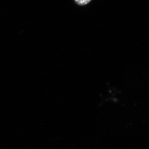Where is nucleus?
Wrapping results in <instances>:
<instances>
[{"label":"nucleus","instance_id":"obj_1","mask_svg":"<svg viewBox=\"0 0 149 149\" xmlns=\"http://www.w3.org/2000/svg\"><path fill=\"white\" fill-rule=\"evenodd\" d=\"M77 4L80 6H84L90 3L92 0H74Z\"/></svg>","mask_w":149,"mask_h":149}]
</instances>
